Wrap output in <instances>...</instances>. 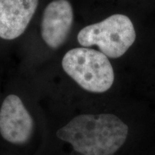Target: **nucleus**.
Returning a JSON list of instances; mask_svg holds the SVG:
<instances>
[{"label": "nucleus", "instance_id": "nucleus-2", "mask_svg": "<svg viewBox=\"0 0 155 155\" xmlns=\"http://www.w3.org/2000/svg\"><path fill=\"white\" fill-rule=\"evenodd\" d=\"M62 66L73 80L88 91L106 92L114 83L113 67L107 56L101 51L73 48L63 56Z\"/></svg>", "mask_w": 155, "mask_h": 155}, {"label": "nucleus", "instance_id": "nucleus-6", "mask_svg": "<svg viewBox=\"0 0 155 155\" xmlns=\"http://www.w3.org/2000/svg\"><path fill=\"white\" fill-rule=\"evenodd\" d=\"M39 0H0V38L15 40L30 24Z\"/></svg>", "mask_w": 155, "mask_h": 155}, {"label": "nucleus", "instance_id": "nucleus-4", "mask_svg": "<svg viewBox=\"0 0 155 155\" xmlns=\"http://www.w3.org/2000/svg\"><path fill=\"white\" fill-rule=\"evenodd\" d=\"M34 122L19 96L11 94L4 99L0 108V134L13 144H23L30 139Z\"/></svg>", "mask_w": 155, "mask_h": 155}, {"label": "nucleus", "instance_id": "nucleus-3", "mask_svg": "<svg viewBox=\"0 0 155 155\" xmlns=\"http://www.w3.org/2000/svg\"><path fill=\"white\" fill-rule=\"evenodd\" d=\"M77 38L83 47L96 45L107 57L118 58L134 44L136 31L127 16L114 15L101 22L85 27Z\"/></svg>", "mask_w": 155, "mask_h": 155}, {"label": "nucleus", "instance_id": "nucleus-5", "mask_svg": "<svg viewBox=\"0 0 155 155\" xmlns=\"http://www.w3.org/2000/svg\"><path fill=\"white\" fill-rule=\"evenodd\" d=\"M73 22V10L67 0H54L42 15L41 36L50 48L56 49L64 43Z\"/></svg>", "mask_w": 155, "mask_h": 155}, {"label": "nucleus", "instance_id": "nucleus-7", "mask_svg": "<svg viewBox=\"0 0 155 155\" xmlns=\"http://www.w3.org/2000/svg\"><path fill=\"white\" fill-rule=\"evenodd\" d=\"M112 155H114V154H112Z\"/></svg>", "mask_w": 155, "mask_h": 155}, {"label": "nucleus", "instance_id": "nucleus-1", "mask_svg": "<svg viewBox=\"0 0 155 155\" xmlns=\"http://www.w3.org/2000/svg\"><path fill=\"white\" fill-rule=\"evenodd\" d=\"M128 131L127 125L114 114H81L56 135L82 155H112L125 143Z\"/></svg>", "mask_w": 155, "mask_h": 155}]
</instances>
